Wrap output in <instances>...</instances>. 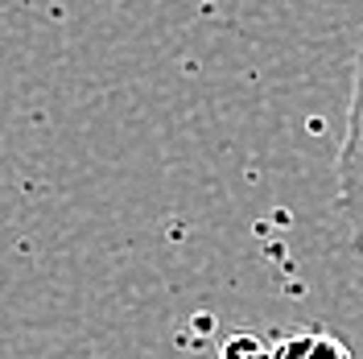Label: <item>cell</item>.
Instances as JSON below:
<instances>
[{"mask_svg": "<svg viewBox=\"0 0 363 359\" xmlns=\"http://www.w3.org/2000/svg\"><path fill=\"white\" fill-rule=\"evenodd\" d=\"M339 211L363 244V42L351 74V104H347V133L339 149Z\"/></svg>", "mask_w": 363, "mask_h": 359, "instance_id": "cell-1", "label": "cell"}, {"mask_svg": "<svg viewBox=\"0 0 363 359\" xmlns=\"http://www.w3.org/2000/svg\"><path fill=\"white\" fill-rule=\"evenodd\" d=\"M272 359H351L347 347L330 335H294L272 347Z\"/></svg>", "mask_w": 363, "mask_h": 359, "instance_id": "cell-2", "label": "cell"}, {"mask_svg": "<svg viewBox=\"0 0 363 359\" xmlns=\"http://www.w3.org/2000/svg\"><path fill=\"white\" fill-rule=\"evenodd\" d=\"M219 359H272V347L256 335H231L219 347Z\"/></svg>", "mask_w": 363, "mask_h": 359, "instance_id": "cell-3", "label": "cell"}]
</instances>
